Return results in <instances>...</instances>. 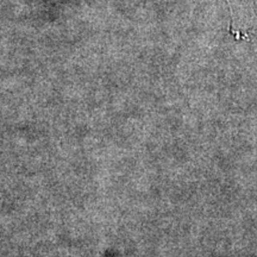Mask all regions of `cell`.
<instances>
[{
    "mask_svg": "<svg viewBox=\"0 0 257 257\" xmlns=\"http://www.w3.org/2000/svg\"><path fill=\"white\" fill-rule=\"evenodd\" d=\"M230 4L234 22L257 31V0H230Z\"/></svg>",
    "mask_w": 257,
    "mask_h": 257,
    "instance_id": "6da1fadb",
    "label": "cell"
}]
</instances>
